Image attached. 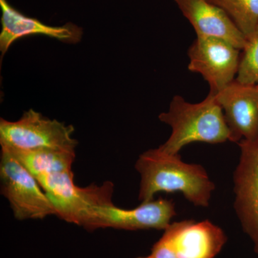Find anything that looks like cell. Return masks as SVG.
Here are the masks:
<instances>
[{"instance_id":"obj_11","label":"cell","mask_w":258,"mask_h":258,"mask_svg":"<svg viewBox=\"0 0 258 258\" xmlns=\"http://www.w3.org/2000/svg\"><path fill=\"white\" fill-rule=\"evenodd\" d=\"M189 20L198 37H214L230 42L242 50L245 36L225 10L210 0H174Z\"/></svg>"},{"instance_id":"obj_6","label":"cell","mask_w":258,"mask_h":258,"mask_svg":"<svg viewBox=\"0 0 258 258\" xmlns=\"http://www.w3.org/2000/svg\"><path fill=\"white\" fill-rule=\"evenodd\" d=\"M1 193L17 220H42L55 215V209L31 173L11 154L1 152Z\"/></svg>"},{"instance_id":"obj_2","label":"cell","mask_w":258,"mask_h":258,"mask_svg":"<svg viewBox=\"0 0 258 258\" xmlns=\"http://www.w3.org/2000/svg\"><path fill=\"white\" fill-rule=\"evenodd\" d=\"M159 120L169 125L171 134L159 149L175 155L185 146L195 142L217 144L230 142V129L220 103L214 95L200 103H191L181 96H174L167 111L159 115Z\"/></svg>"},{"instance_id":"obj_5","label":"cell","mask_w":258,"mask_h":258,"mask_svg":"<svg viewBox=\"0 0 258 258\" xmlns=\"http://www.w3.org/2000/svg\"><path fill=\"white\" fill-rule=\"evenodd\" d=\"M153 245V258H215L221 252L227 237L210 220L173 222Z\"/></svg>"},{"instance_id":"obj_7","label":"cell","mask_w":258,"mask_h":258,"mask_svg":"<svg viewBox=\"0 0 258 258\" xmlns=\"http://www.w3.org/2000/svg\"><path fill=\"white\" fill-rule=\"evenodd\" d=\"M176 215L173 200L158 199L141 204L137 208L126 210L113 204L92 210L82 227L88 230L98 228L124 230H165Z\"/></svg>"},{"instance_id":"obj_3","label":"cell","mask_w":258,"mask_h":258,"mask_svg":"<svg viewBox=\"0 0 258 258\" xmlns=\"http://www.w3.org/2000/svg\"><path fill=\"white\" fill-rule=\"evenodd\" d=\"M74 132L72 125L30 109L17 121L1 118L0 144L7 150L75 152L79 142L73 138Z\"/></svg>"},{"instance_id":"obj_10","label":"cell","mask_w":258,"mask_h":258,"mask_svg":"<svg viewBox=\"0 0 258 258\" xmlns=\"http://www.w3.org/2000/svg\"><path fill=\"white\" fill-rule=\"evenodd\" d=\"M225 115L230 142L238 144L258 135V84L235 81L215 96Z\"/></svg>"},{"instance_id":"obj_1","label":"cell","mask_w":258,"mask_h":258,"mask_svg":"<svg viewBox=\"0 0 258 258\" xmlns=\"http://www.w3.org/2000/svg\"><path fill=\"white\" fill-rule=\"evenodd\" d=\"M135 169L141 176L142 203L152 201L159 192H180L195 206L210 205L215 183L203 166L184 162L179 154H166L159 148L149 149L139 156Z\"/></svg>"},{"instance_id":"obj_8","label":"cell","mask_w":258,"mask_h":258,"mask_svg":"<svg viewBox=\"0 0 258 258\" xmlns=\"http://www.w3.org/2000/svg\"><path fill=\"white\" fill-rule=\"evenodd\" d=\"M230 42L214 37H198L188 50V69L201 74L216 96L236 79L241 52Z\"/></svg>"},{"instance_id":"obj_16","label":"cell","mask_w":258,"mask_h":258,"mask_svg":"<svg viewBox=\"0 0 258 258\" xmlns=\"http://www.w3.org/2000/svg\"><path fill=\"white\" fill-rule=\"evenodd\" d=\"M137 258H153L152 257V256L151 255H149V256H147V257H137Z\"/></svg>"},{"instance_id":"obj_13","label":"cell","mask_w":258,"mask_h":258,"mask_svg":"<svg viewBox=\"0 0 258 258\" xmlns=\"http://www.w3.org/2000/svg\"><path fill=\"white\" fill-rule=\"evenodd\" d=\"M36 178L72 170L76 152L63 151L7 150Z\"/></svg>"},{"instance_id":"obj_4","label":"cell","mask_w":258,"mask_h":258,"mask_svg":"<svg viewBox=\"0 0 258 258\" xmlns=\"http://www.w3.org/2000/svg\"><path fill=\"white\" fill-rule=\"evenodd\" d=\"M37 180L53 205L56 216L69 223L83 226L95 208L113 204V184L109 181L101 186L80 187L75 184L73 171L55 173Z\"/></svg>"},{"instance_id":"obj_14","label":"cell","mask_w":258,"mask_h":258,"mask_svg":"<svg viewBox=\"0 0 258 258\" xmlns=\"http://www.w3.org/2000/svg\"><path fill=\"white\" fill-rule=\"evenodd\" d=\"M225 10L246 37L258 24V0H210Z\"/></svg>"},{"instance_id":"obj_9","label":"cell","mask_w":258,"mask_h":258,"mask_svg":"<svg viewBox=\"0 0 258 258\" xmlns=\"http://www.w3.org/2000/svg\"><path fill=\"white\" fill-rule=\"evenodd\" d=\"M237 144L240 156L233 174L234 209L258 258V135Z\"/></svg>"},{"instance_id":"obj_15","label":"cell","mask_w":258,"mask_h":258,"mask_svg":"<svg viewBox=\"0 0 258 258\" xmlns=\"http://www.w3.org/2000/svg\"><path fill=\"white\" fill-rule=\"evenodd\" d=\"M242 51L236 81L244 84H258V24L253 32L246 37Z\"/></svg>"},{"instance_id":"obj_12","label":"cell","mask_w":258,"mask_h":258,"mask_svg":"<svg viewBox=\"0 0 258 258\" xmlns=\"http://www.w3.org/2000/svg\"><path fill=\"white\" fill-rule=\"evenodd\" d=\"M2 10V31L0 33V51L2 57L13 42L18 39L32 35H42L53 37L67 43L76 44L81 41L83 30L73 23L63 26L45 25L37 19L25 16L9 4L7 0H0Z\"/></svg>"}]
</instances>
